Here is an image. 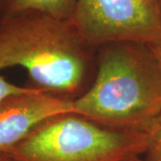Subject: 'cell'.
Listing matches in <instances>:
<instances>
[{"instance_id": "obj_1", "label": "cell", "mask_w": 161, "mask_h": 161, "mask_svg": "<svg viewBox=\"0 0 161 161\" xmlns=\"http://www.w3.org/2000/svg\"><path fill=\"white\" fill-rule=\"evenodd\" d=\"M97 52L70 21L39 11L0 19V70L23 67L28 86L75 99L90 87Z\"/></svg>"}, {"instance_id": "obj_2", "label": "cell", "mask_w": 161, "mask_h": 161, "mask_svg": "<svg viewBox=\"0 0 161 161\" xmlns=\"http://www.w3.org/2000/svg\"><path fill=\"white\" fill-rule=\"evenodd\" d=\"M74 107L103 126L146 132L161 115V66L154 49L135 42L98 47L93 81Z\"/></svg>"}, {"instance_id": "obj_3", "label": "cell", "mask_w": 161, "mask_h": 161, "mask_svg": "<svg viewBox=\"0 0 161 161\" xmlns=\"http://www.w3.org/2000/svg\"><path fill=\"white\" fill-rule=\"evenodd\" d=\"M146 132L103 126L76 113L47 118L6 151L16 161H126L145 154Z\"/></svg>"}, {"instance_id": "obj_4", "label": "cell", "mask_w": 161, "mask_h": 161, "mask_svg": "<svg viewBox=\"0 0 161 161\" xmlns=\"http://www.w3.org/2000/svg\"><path fill=\"white\" fill-rule=\"evenodd\" d=\"M70 22L95 48L115 42L161 46L159 0H78Z\"/></svg>"}, {"instance_id": "obj_5", "label": "cell", "mask_w": 161, "mask_h": 161, "mask_svg": "<svg viewBox=\"0 0 161 161\" xmlns=\"http://www.w3.org/2000/svg\"><path fill=\"white\" fill-rule=\"evenodd\" d=\"M64 113H75L74 99L38 88L7 98L0 104V153L22 142L41 122Z\"/></svg>"}, {"instance_id": "obj_6", "label": "cell", "mask_w": 161, "mask_h": 161, "mask_svg": "<svg viewBox=\"0 0 161 161\" xmlns=\"http://www.w3.org/2000/svg\"><path fill=\"white\" fill-rule=\"evenodd\" d=\"M78 0H0V19L23 12L39 11L70 21Z\"/></svg>"}, {"instance_id": "obj_7", "label": "cell", "mask_w": 161, "mask_h": 161, "mask_svg": "<svg viewBox=\"0 0 161 161\" xmlns=\"http://www.w3.org/2000/svg\"><path fill=\"white\" fill-rule=\"evenodd\" d=\"M149 137L148 148L145 152L147 161H161V115L158 116L147 129Z\"/></svg>"}, {"instance_id": "obj_8", "label": "cell", "mask_w": 161, "mask_h": 161, "mask_svg": "<svg viewBox=\"0 0 161 161\" xmlns=\"http://www.w3.org/2000/svg\"><path fill=\"white\" fill-rule=\"evenodd\" d=\"M31 89V87L28 86H18L6 80L3 76L0 75V104L5 99L11 97L13 95L20 94L23 92H28Z\"/></svg>"}, {"instance_id": "obj_9", "label": "cell", "mask_w": 161, "mask_h": 161, "mask_svg": "<svg viewBox=\"0 0 161 161\" xmlns=\"http://www.w3.org/2000/svg\"><path fill=\"white\" fill-rule=\"evenodd\" d=\"M0 161H16L14 158H12L11 156L6 154L5 152H1L0 153Z\"/></svg>"}, {"instance_id": "obj_10", "label": "cell", "mask_w": 161, "mask_h": 161, "mask_svg": "<svg viewBox=\"0 0 161 161\" xmlns=\"http://www.w3.org/2000/svg\"><path fill=\"white\" fill-rule=\"evenodd\" d=\"M153 49H154V51L156 53V56H157V58L158 59V62L160 64V66H161V46L160 47H152Z\"/></svg>"}, {"instance_id": "obj_11", "label": "cell", "mask_w": 161, "mask_h": 161, "mask_svg": "<svg viewBox=\"0 0 161 161\" xmlns=\"http://www.w3.org/2000/svg\"><path fill=\"white\" fill-rule=\"evenodd\" d=\"M126 161H147L146 158H142L141 157H135V158H130Z\"/></svg>"}, {"instance_id": "obj_12", "label": "cell", "mask_w": 161, "mask_h": 161, "mask_svg": "<svg viewBox=\"0 0 161 161\" xmlns=\"http://www.w3.org/2000/svg\"><path fill=\"white\" fill-rule=\"evenodd\" d=\"M159 1H160V3H161V0H159Z\"/></svg>"}]
</instances>
